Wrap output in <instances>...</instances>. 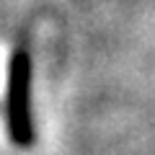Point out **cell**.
I'll return each mask as SVG.
<instances>
[{"label": "cell", "instance_id": "obj_1", "mask_svg": "<svg viewBox=\"0 0 155 155\" xmlns=\"http://www.w3.org/2000/svg\"><path fill=\"white\" fill-rule=\"evenodd\" d=\"M26 88H28V72H26V60L18 57L13 67V83H11V127L13 137L18 142L28 140V114H26Z\"/></svg>", "mask_w": 155, "mask_h": 155}]
</instances>
